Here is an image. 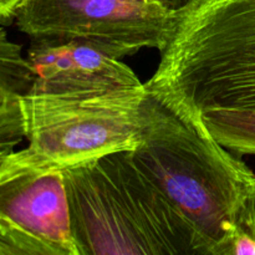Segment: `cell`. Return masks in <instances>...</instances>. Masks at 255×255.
Segmentation results:
<instances>
[{"mask_svg": "<svg viewBox=\"0 0 255 255\" xmlns=\"http://www.w3.org/2000/svg\"><path fill=\"white\" fill-rule=\"evenodd\" d=\"M159 52L149 94L255 156V0H187Z\"/></svg>", "mask_w": 255, "mask_h": 255, "instance_id": "6da1fadb", "label": "cell"}, {"mask_svg": "<svg viewBox=\"0 0 255 255\" xmlns=\"http://www.w3.org/2000/svg\"><path fill=\"white\" fill-rule=\"evenodd\" d=\"M131 152L192 227L202 255H231L237 227L255 213L254 172L149 92L141 139Z\"/></svg>", "mask_w": 255, "mask_h": 255, "instance_id": "7a4b0ae2", "label": "cell"}, {"mask_svg": "<svg viewBox=\"0 0 255 255\" xmlns=\"http://www.w3.org/2000/svg\"><path fill=\"white\" fill-rule=\"evenodd\" d=\"M62 171L79 255H202L192 227L131 151Z\"/></svg>", "mask_w": 255, "mask_h": 255, "instance_id": "3957f363", "label": "cell"}, {"mask_svg": "<svg viewBox=\"0 0 255 255\" xmlns=\"http://www.w3.org/2000/svg\"><path fill=\"white\" fill-rule=\"evenodd\" d=\"M146 85L31 91L21 97L29 148L65 168L119 151H133L146 121Z\"/></svg>", "mask_w": 255, "mask_h": 255, "instance_id": "277c9868", "label": "cell"}, {"mask_svg": "<svg viewBox=\"0 0 255 255\" xmlns=\"http://www.w3.org/2000/svg\"><path fill=\"white\" fill-rule=\"evenodd\" d=\"M174 11L156 0H25L14 21L31 44L80 42L121 60L161 51Z\"/></svg>", "mask_w": 255, "mask_h": 255, "instance_id": "5b68a950", "label": "cell"}, {"mask_svg": "<svg viewBox=\"0 0 255 255\" xmlns=\"http://www.w3.org/2000/svg\"><path fill=\"white\" fill-rule=\"evenodd\" d=\"M0 255H79L64 171L29 147L0 166Z\"/></svg>", "mask_w": 255, "mask_h": 255, "instance_id": "8992f818", "label": "cell"}, {"mask_svg": "<svg viewBox=\"0 0 255 255\" xmlns=\"http://www.w3.org/2000/svg\"><path fill=\"white\" fill-rule=\"evenodd\" d=\"M26 57L35 75L31 91L66 92L143 85L120 59L80 42L31 44Z\"/></svg>", "mask_w": 255, "mask_h": 255, "instance_id": "52a82bcc", "label": "cell"}, {"mask_svg": "<svg viewBox=\"0 0 255 255\" xmlns=\"http://www.w3.org/2000/svg\"><path fill=\"white\" fill-rule=\"evenodd\" d=\"M35 80L21 46L7 36L0 24V106L20 105Z\"/></svg>", "mask_w": 255, "mask_h": 255, "instance_id": "ba28073f", "label": "cell"}, {"mask_svg": "<svg viewBox=\"0 0 255 255\" xmlns=\"http://www.w3.org/2000/svg\"><path fill=\"white\" fill-rule=\"evenodd\" d=\"M25 138L21 104L0 106V151L14 149Z\"/></svg>", "mask_w": 255, "mask_h": 255, "instance_id": "9c48e42d", "label": "cell"}, {"mask_svg": "<svg viewBox=\"0 0 255 255\" xmlns=\"http://www.w3.org/2000/svg\"><path fill=\"white\" fill-rule=\"evenodd\" d=\"M231 255H255V213L247 217L234 232Z\"/></svg>", "mask_w": 255, "mask_h": 255, "instance_id": "30bf717a", "label": "cell"}, {"mask_svg": "<svg viewBox=\"0 0 255 255\" xmlns=\"http://www.w3.org/2000/svg\"><path fill=\"white\" fill-rule=\"evenodd\" d=\"M25 0H0V24L12 21Z\"/></svg>", "mask_w": 255, "mask_h": 255, "instance_id": "8fae6325", "label": "cell"}, {"mask_svg": "<svg viewBox=\"0 0 255 255\" xmlns=\"http://www.w3.org/2000/svg\"><path fill=\"white\" fill-rule=\"evenodd\" d=\"M156 1L161 2V4L164 5V6L169 7V9L177 10L179 9V7H181L187 0H156Z\"/></svg>", "mask_w": 255, "mask_h": 255, "instance_id": "7c38bea8", "label": "cell"}, {"mask_svg": "<svg viewBox=\"0 0 255 255\" xmlns=\"http://www.w3.org/2000/svg\"><path fill=\"white\" fill-rule=\"evenodd\" d=\"M10 151H11V149H1V151H0V166H1L2 162L6 159L7 154H9Z\"/></svg>", "mask_w": 255, "mask_h": 255, "instance_id": "4fadbf2b", "label": "cell"}]
</instances>
